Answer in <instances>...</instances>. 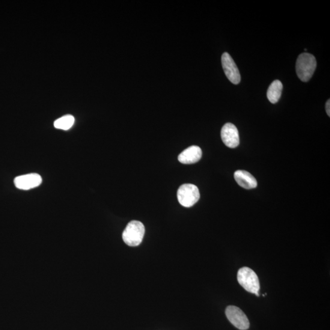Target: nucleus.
I'll return each instance as SVG.
<instances>
[{
    "label": "nucleus",
    "instance_id": "1",
    "mask_svg": "<svg viewBox=\"0 0 330 330\" xmlns=\"http://www.w3.org/2000/svg\"><path fill=\"white\" fill-rule=\"evenodd\" d=\"M317 61L313 55L303 53L297 58L296 72L299 78L303 82L310 81L316 69Z\"/></svg>",
    "mask_w": 330,
    "mask_h": 330
},
{
    "label": "nucleus",
    "instance_id": "2",
    "mask_svg": "<svg viewBox=\"0 0 330 330\" xmlns=\"http://www.w3.org/2000/svg\"><path fill=\"white\" fill-rule=\"evenodd\" d=\"M239 283L248 292L260 296V284L258 276L253 270L248 267H242L237 273Z\"/></svg>",
    "mask_w": 330,
    "mask_h": 330
},
{
    "label": "nucleus",
    "instance_id": "3",
    "mask_svg": "<svg viewBox=\"0 0 330 330\" xmlns=\"http://www.w3.org/2000/svg\"><path fill=\"white\" fill-rule=\"evenodd\" d=\"M145 233V228L141 222H130L123 233V239L126 244L130 246H136L141 244Z\"/></svg>",
    "mask_w": 330,
    "mask_h": 330
},
{
    "label": "nucleus",
    "instance_id": "4",
    "mask_svg": "<svg viewBox=\"0 0 330 330\" xmlns=\"http://www.w3.org/2000/svg\"><path fill=\"white\" fill-rule=\"evenodd\" d=\"M177 200L185 207L194 206L200 198V193L197 187L193 184H183L178 189Z\"/></svg>",
    "mask_w": 330,
    "mask_h": 330
},
{
    "label": "nucleus",
    "instance_id": "5",
    "mask_svg": "<svg viewBox=\"0 0 330 330\" xmlns=\"http://www.w3.org/2000/svg\"><path fill=\"white\" fill-rule=\"evenodd\" d=\"M226 315L230 322L238 329L246 330L249 328V322L247 316L237 306H228Z\"/></svg>",
    "mask_w": 330,
    "mask_h": 330
},
{
    "label": "nucleus",
    "instance_id": "6",
    "mask_svg": "<svg viewBox=\"0 0 330 330\" xmlns=\"http://www.w3.org/2000/svg\"><path fill=\"white\" fill-rule=\"evenodd\" d=\"M222 63L225 75L229 80L234 85L239 84L241 80L239 70L228 53L225 52L223 54Z\"/></svg>",
    "mask_w": 330,
    "mask_h": 330
},
{
    "label": "nucleus",
    "instance_id": "7",
    "mask_svg": "<svg viewBox=\"0 0 330 330\" xmlns=\"http://www.w3.org/2000/svg\"><path fill=\"white\" fill-rule=\"evenodd\" d=\"M43 182L40 174L31 173L20 175L15 178L14 183L18 189L28 190L36 188Z\"/></svg>",
    "mask_w": 330,
    "mask_h": 330
},
{
    "label": "nucleus",
    "instance_id": "8",
    "mask_svg": "<svg viewBox=\"0 0 330 330\" xmlns=\"http://www.w3.org/2000/svg\"><path fill=\"white\" fill-rule=\"evenodd\" d=\"M221 136L223 142L229 148H236L240 143L239 131L233 124L224 125L221 131Z\"/></svg>",
    "mask_w": 330,
    "mask_h": 330
},
{
    "label": "nucleus",
    "instance_id": "9",
    "mask_svg": "<svg viewBox=\"0 0 330 330\" xmlns=\"http://www.w3.org/2000/svg\"><path fill=\"white\" fill-rule=\"evenodd\" d=\"M201 157V149L197 145H192L181 153L178 160L182 164L189 165L200 161Z\"/></svg>",
    "mask_w": 330,
    "mask_h": 330
},
{
    "label": "nucleus",
    "instance_id": "10",
    "mask_svg": "<svg viewBox=\"0 0 330 330\" xmlns=\"http://www.w3.org/2000/svg\"><path fill=\"white\" fill-rule=\"evenodd\" d=\"M234 178L239 186L245 189H255L258 186L256 179L248 171L238 170L234 172Z\"/></svg>",
    "mask_w": 330,
    "mask_h": 330
},
{
    "label": "nucleus",
    "instance_id": "11",
    "mask_svg": "<svg viewBox=\"0 0 330 330\" xmlns=\"http://www.w3.org/2000/svg\"><path fill=\"white\" fill-rule=\"evenodd\" d=\"M282 88V83L276 80L272 83L267 91V98L272 103H277L281 96Z\"/></svg>",
    "mask_w": 330,
    "mask_h": 330
},
{
    "label": "nucleus",
    "instance_id": "12",
    "mask_svg": "<svg viewBox=\"0 0 330 330\" xmlns=\"http://www.w3.org/2000/svg\"><path fill=\"white\" fill-rule=\"evenodd\" d=\"M75 123V118L72 115H65L55 121L54 127L56 129L67 130L73 126Z\"/></svg>",
    "mask_w": 330,
    "mask_h": 330
},
{
    "label": "nucleus",
    "instance_id": "13",
    "mask_svg": "<svg viewBox=\"0 0 330 330\" xmlns=\"http://www.w3.org/2000/svg\"><path fill=\"white\" fill-rule=\"evenodd\" d=\"M330 101L329 99L327 101L326 103V112L327 115H328V117H330Z\"/></svg>",
    "mask_w": 330,
    "mask_h": 330
}]
</instances>
